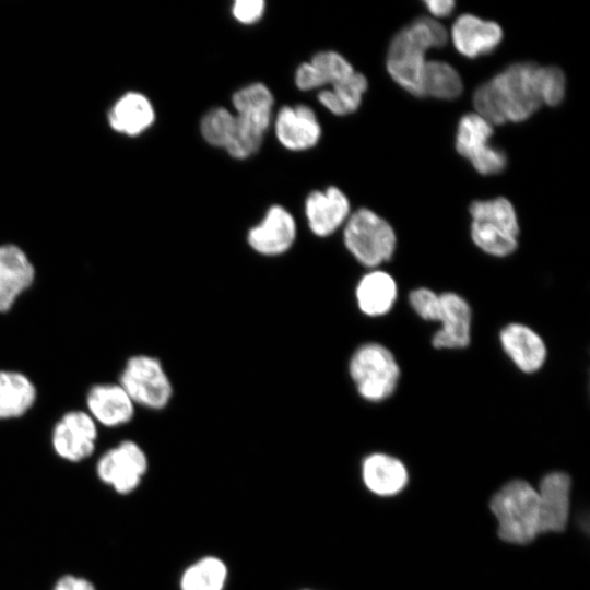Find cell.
<instances>
[{
	"label": "cell",
	"mask_w": 590,
	"mask_h": 590,
	"mask_svg": "<svg viewBox=\"0 0 590 590\" xmlns=\"http://www.w3.org/2000/svg\"><path fill=\"white\" fill-rule=\"evenodd\" d=\"M343 226L344 245L362 266L378 269L393 257L396 232L388 221L374 211L361 208L350 214Z\"/></svg>",
	"instance_id": "5b68a950"
},
{
	"label": "cell",
	"mask_w": 590,
	"mask_h": 590,
	"mask_svg": "<svg viewBox=\"0 0 590 590\" xmlns=\"http://www.w3.org/2000/svg\"><path fill=\"white\" fill-rule=\"evenodd\" d=\"M451 39L461 55L476 58L492 52L500 44L503 30L496 22L465 13L452 24Z\"/></svg>",
	"instance_id": "ac0fdd59"
},
{
	"label": "cell",
	"mask_w": 590,
	"mask_h": 590,
	"mask_svg": "<svg viewBox=\"0 0 590 590\" xmlns=\"http://www.w3.org/2000/svg\"><path fill=\"white\" fill-rule=\"evenodd\" d=\"M50 590H98L95 583L86 577L75 574H63L52 585Z\"/></svg>",
	"instance_id": "836d02e7"
},
{
	"label": "cell",
	"mask_w": 590,
	"mask_h": 590,
	"mask_svg": "<svg viewBox=\"0 0 590 590\" xmlns=\"http://www.w3.org/2000/svg\"><path fill=\"white\" fill-rule=\"evenodd\" d=\"M399 295L396 279L381 269H370L357 282L355 299L362 314L381 317L391 311Z\"/></svg>",
	"instance_id": "d6986e66"
},
{
	"label": "cell",
	"mask_w": 590,
	"mask_h": 590,
	"mask_svg": "<svg viewBox=\"0 0 590 590\" xmlns=\"http://www.w3.org/2000/svg\"><path fill=\"white\" fill-rule=\"evenodd\" d=\"M36 399L37 389L28 376L17 370H0V420L22 417Z\"/></svg>",
	"instance_id": "cb8c5ba5"
},
{
	"label": "cell",
	"mask_w": 590,
	"mask_h": 590,
	"mask_svg": "<svg viewBox=\"0 0 590 590\" xmlns=\"http://www.w3.org/2000/svg\"><path fill=\"white\" fill-rule=\"evenodd\" d=\"M367 86L365 75L354 72L346 79L332 84L331 88L320 91L318 101L334 115H349L359 107Z\"/></svg>",
	"instance_id": "d4e9b609"
},
{
	"label": "cell",
	"mask_w": 590,
	"mask_h": 590,
	"mask_svg": "<svg viewBox=\"0 0 590 590\" xmlns=\"http://www.w3.org/2000/svg\"><path fill=\"white\" fill-rule=\"evenodd\" d=\"M470 234L477 248L497 258L510 256L519 244L518 236L488 222L472 221Z\"/></svg>",
	"instance_id": "4316f807"
},
{
	"label": "cell",
	"mask_w": 590,
	"mask_h": 590,
	"mask_svg": "<svg viewBox=\"0 0 590 590\" xmlns=\"http://www.w3.org/2000/svg\"><path fill=\"white\" fill-rule=\"evenodd\" d=\"M275 135L287 150L303 151L315 146L321 127L315 111L307 105L283 106L276 114Z\"/></svg>",
	"instance_id": "9a60e30c"
},
{
	"label": "cell",
	"mask_w": 590,
	"mask_h": 590,
	"mask_svg": "<svg viewBox=\"0 0 590 590\" xmlns=\"http://www.w3.org/2000/svg\"><path fill=\"white\" fill-rule=\"evenodd\" d=\"M363 481L367 488L380 496L401 492L408 483V470L398 458L376 452L367 456L362 464Z\"/></svg>",
	"instance_id": "7402d4cb"
},
{
	"label": "cell",
	"mask_w": 590,
	"mask_h": 590,
	"mask_svg": "<svg viewBox=\"0 0 590 590\" xmlns=\"http://www.w3.org/2000/svg\"><path fill=\"white\" fill-rule=\"evenodd\" d=\"M266 8L263 0H236L233 3L234 17L244 24H252L261 19Z\"/></svg>",
	"instance_id": "d6a6232c"
},
{
	"label": "cell",
	"mask_w": 590,
	"mask_h": 590,
	"mask_svg": "<svg viewBox=\"0 0 590 590\" xmlns=\"http://www.w3.org/2000/svg\"><path fill=\"white\" fill-rule=\"evenodd\" d=\"M493 134V125L476 113L465 114L459 120L456 149L482 175L498 174L507 165L505 152L489 144Z\"/></svg>",
	"instance_id": "ba28073f"
},
{
	"label": "cell",
	"mask_w": 590,
	"mask_h": 590,
	"mask_svg": "<svg viewBox=\"0 0 590 590\" xmlns=\"http://www.w3.org/2000/svg\"><path fill=\"white\" fill-rule=\"evenodd\" d=\"M424 4L434 16L445 17L452 12L456 3L452 0H426Z\"/></svg>",
	"instance_id": "e575fe53"
},
{
	"label": "cell",
	"mask_w": 590,
	"mask_h": 590,
	"mask_svg": "<svg viewBox=\"0 0 590 590\" xmlns=\"http://www.w3.org/2000/svg\"><path fill=\"white\" fill-rule=\"evenodd\" d=\"M107 120L114 131L127 137H138L153 125L155 110L144 94L127 92L111 105Z\"/></svg>",
	"instance_id": "ffe728a7"
},
{
	"label": "cell",
	"mask_w": 590,
	"mask_h": 590,
	"mask_svg": "<svg viewBox=\"0 0 590 590\" xmlns=\"http://www.w3.org/2000/svg\"><path fill=\"white\" fill-rule=\"evenodd\" d=\"M232 103L235 111L256 108L272 109L274 98L267 85L255 82L235 92L232 96Z\"/></svg>",
	"instance_id": "4dcf8cb0"
},
{
	"label": "cell",
	"mask_w": 590,
	"mask_h": 590,
	"mask_svg": "<svg viewBox=\"0 0 590 590\" xmlns=\"http://www.w3.org/2000/svg\"><path fill=\"white\" fill-rule=\"evenodd\" d=\"M469 212L472 221L492 223L519 237L520 226L517 213L511 202L506 198L473 201Z\"/></svg>",
	"instance_id": "f1b7e54d"
},
{
	"label": "cell",
	"mask_w": 590,
	"mask_h": 590,
	"mask_svg": "<svg viewBox=\"0 0 590 590\" xmlns=\"http://www.w3.org/2000/svg\"><path fill=\"white\" fill-rule=\"evenodd\" d=\"M462 90V80L452 66L439 60L426 61L421 82L422 97L453 99Z\"/></svg>",
	"instance_id": "484cf974"
},
{
	"label": "cell",
	"mask_w": 590,
	"mask_h": 590,
	"mask_svg": "<svg viewBox=\"0 0 590 590\" xmlns=\"http://www.w3.org/2000/svg\"><path fill=\"white\" fill-rule=\"evenodd\" d=\"M354 72L353 66L339 52L319 51L309 62H303L296 69L295 84L302 91H309L332 85Z\"/></svg>",
	"instance_id": "44dd1931"
},
{
	"label": "cell",
	"mask_w": 590,
	"mask_h": 590,
	"mask_svg": "<svg viewBox=\"0 0 590 590\" xmlns=\"http://www.w3.org/2000/svg\"><path fill=\"white\" fill-rule=\"evenodd\" d=\"M305 214L310 231L319 237L333 234L350 216L347 197L338 187L315 190L305 201Z\"/></svg>",
	"instance_id": "2e32d148"
},
{
	"label": "cell",
	"mask_w": 590,
	"mask_h": 590,
	"mask_svg": "<svg viewBox=\"0 0 590 590\" xmlns=\"http://www.w3.org/2000/svg\"><path fill=\"white\" fill-rule=\"evenodd\" d=\"M134 404L162 410L170 401L172 382L156 357L139 354L129 357L118 382Z\"/></svg>",
	"instance_id": "8992f818"
},
{
	"label": "cell",
	"mask_w": 590,
	"mask_h": 590,
	"mask_svg": "<svg viewBox=\"0 0 590 590\" xmlns=\"http://www.w3.org/2000/svg\"><path fill=\"white\" fill-rule=\"evenodd\" d=\"M98 425L83 410L66 412L54 425L50 444L57 457L70 463L88 459L96 449Z\"/></svg>",
	"instance_id": "9c48e42d"
},
{
	"label": "cell",
	"mask_w": 590,
	"mask_h": 590,
	"mask_svg": "<svg viewBox=\"0 0 590 590\" xmlns=\"http://www.w3.org/2000/svg\"><path fill=\"white\" fill-rule=\"evenodd\" d=\"M349 375L364 400L382 402L397 390L401 369L390 349L378 342H367L352 354Z\"/></svg>",
	"instance_id": "277c9868"
},
{
	"label": "cell",
	"mask_w": 590,
	"mask_h": 590,
	"mask_svg": "<svg viewBox=\"0 0 590 590\" xmlns=\"http://www.w3.org/2000/svg\"><path fill=\"white\" fill-rule=\"evenodd\" d=\"M148 457L133 440H122L104 451L96 461L95 474L101 483L118 495L134 492L148 471Z\"/></svg>",
	"instance_id": "52a82bcc"
},
{
	"label": "cell",
	"mask_w": 590,
	"mask_h": 590,
	"mask_svg": "<svg viewBox=\"0 0 590 590\" xmlns=\"http://www.w3.org/2000/svg\"><path fill=\"white\" fill-rule=\"evenodd\" d=\"M409 304L413 311L425 321L438 322L440 316V293L428 287H417L410 292Z\"/></svg>",
	"instance_id": "1f68e13d"
},
{
	"label": "cell",
	"mask_w": 590,
	"mask_h": 590,
	"mask_svg": "<svg viewBox=\"0 0 590 590\" xmlns=\"http://www.w3.org/2000/svg\"><path fill=\"white\" fill-rule=\"evenodd\" d=\"M87 413L107 428H115L129 423L135 411V404L117 382H103L92 386L85 398Z\"/></svg>",
	"instance_id": "5bb4252c"
},
{
	"label": "cell",
	"mask_w": 590,
	"mask_h": 590,
	"mask_svg": "<svg viewBox=\"0 0 590 590\" xmlns=\"http://www.w3.org/2000/svg\"><path fill=\"white\" fill-rule=\"evenodd\" d=\"M227 570L215 557H204L186 569L181 578V590H223Z\"/></svg>",
	"instance_id": "83f0119b"
},
{
	"label": "cell",
	"mask_w": 590,
	"mask_h": 590,
	"mask_svg": "<svg viewBox=\"0 0 590 590\" xmlns=\"http://www.w3.org/2000/svg\"><path fill=\"white\" fill-rule=\"evenodd\" d=\"M36 270L17 245H0V314L11 310L17 298L34 283Z\"/></svg>",
	"instance_id": "4fadbf2b"
},
{
	"label": "cell",
	"mask_w": 590,
	"mask_h": 590,
	"mask_svg": "<svg viewBox=\"0 0 590 590\" xmlns=\"http://www.w3.org/2000/svg\"><path fill=\"white\" fill-rule=\"evenodd\" d=\"M536 492L540 533L564 531L569 517L570 477L564 472H551Z\"/></svg>",
	"instance_id": "e0dca14e"
},
{
	"label": "cell",
	"mask_w": 590,
	"mask_h": 590,
	"mask_svg": "<svg viewBox=\"0 0 590 590\" xmlns=\"http://www.w3.org/2000/svg\"><path fill=\"white\" fill-rule=\"evenodd\" d=\"M446 28L433 17L421 16L400 30L387 54V70L392 80L410 94L422 97L421 82L429 48L447 43Z\"/></svg>",
	"instance_id": "7a4b0ae2"
},
{
	"label": "cell",
	"mask_w": 590,
	"mask_h": 590,
	"mask_svg": "<svg viewBox=\"0 0 590 590\" xmlns=\"http://www.w3.org/2000/svg\"><path fill=\"white\" fill-rule=\"evenodd\" d=\"M296 238V223L293 215L281 205L268 209L262 221L248 232L249 246L263 256L286 252Z\"/></svg>",
	"instance_id": "7c38bea8"
},
{
	"label": "cell",
	"mask_w": 590,
	"mask_h": 590,
	"mask_svg": "<svg viewBox=\"0 0 590 590\" xmlns=\"http://www.w3.org/2000/svg\"><path fill=\"white\" fill-rule=\"evenodd\" d=\"M440 328L432 338L438 350H460L471 342L472 309L468 300L455 292L440 293Z\"/></svg>",
	"instance_id": "30bf717a"
},
{
	"label": "cell",
	"mask_w": 590,
	"mask_h": 590,
	"mask_svg": "<svg viewBox=\"0 0 590 590\" xmlns=\"http://www.w3.org/2000/svg\"><path fill=\"white\" fill-rule=\"evenodd\" d=\"M499 343L514 365L524 374H534L545 364L547 346L531 327L510 322L499 331Z\"/></svg>",
	"instance_id": "8fae6325"
},
{
	"label": "cell",
	"mask_w": 590,
	"mask_h": 590,
	"mask_svg": "<svg viewBox=\"0 0 590 590\" xmlns=\"http://www.w3.org/2000/svg\"><path fill=\"white\" fill-rule=\"evenodd\" d=\"M489 507L503 541L528 544L540 534L539 496L528 482L507 483L494 495Z\"/></svg>",
	"instance_id": "3957f363"
},
{
	"label": "cell",
	"mask_w": 590,
	"mask_h": 590,
	"mask_svg": "<svg viewBox=\"0 0 590 590\" xmlns=\"http://www.w3.org/2000/svg\"><path fill=\"white\" fill-rule=\"evenodd\" d=\"M234 115V130L225 150L232 157L244 160L260 149L271 122L272 110H243Z\"/></svg>",
	"instance_id": "603a6c76"
},
{
	"label": "cell",
	"mask_w": 590,
	"mask_h": 590,
	"mask_svg": "<svg viewBox=\"0 0 590 590\" xmlns=\"http://www.w3.org/2000/svg\"><path fill=\"white\" fill-rule=\"evenodd\" d=\"M543 104L544 67L529 61L510 64L473 94L476 114L491 125L523 121Z\"/></svg>",
	"instance_id": "6da1fadb"
},
{
	"label": "cell",
	"mask_w": 590,
	"mask_h": 590,
	"mask_svg": "<svg viewBox=\"0 0 590 590\" xmlns=\"http://www.w3.org/2000/svg\"><path fill=\"white\" fill-rule=\"evenodd\" d=\"M235 125V115L224 107L209 110L200 122L203 139L211 145L226 148Z\"/></svg>",
	"instance_id": "f546056e"
}]
</instances>
